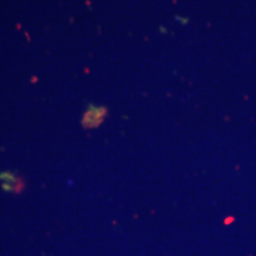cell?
<instances>
[{"label": "cell", "instance_id": "obj_1", "mask_svg": "<svg viewBox=\"0 0 256 256\" xmlns=\"http://www.w3.org/2000/svg\"><path fill=\"white\" fill-rule=\"evenodd\" d=\"M106 114H107L106 108H92V110H89L84 114V118H83V126L86 128L98 127L104 121Z\"/></svg>", "mask_w": 256, "mask_h": 256}]
</instances>
